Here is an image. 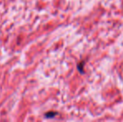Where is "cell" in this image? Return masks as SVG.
Here are the masks:
<instances>
[{"label":"cell","instance_id":"6da1fadb","mask_svg":"<svg viewBox=\"0 0 123 122\" xmlns=\"http://www.w3.org/2000/svg\"><path fill=\"white\" fill-rule=\"evenodd\" d=\"M83 65H84V64L83 63H81L80 64H79L78 65V69H79V70L80 71V73H84V71L82 70V69H83Z\"/></svg>","mask_w":123,"mask_h":122}]
</instances>
